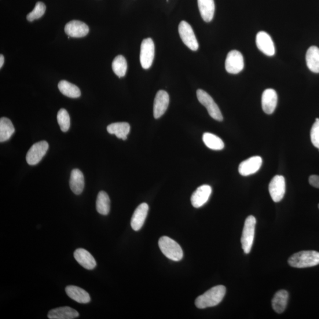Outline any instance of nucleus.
Here are the masks:
<instances>
[{"instance_id": "obj_32", "label": "nucleus", "mask_w": 319, "mask_h": 319, "mask_svg": "<svg viewBox=\"0 0 319 319\" xmlns=\"http://www.w3.org/2000/svg\"><path fill=\"white\" fill-rule=\"evenodd\" d=\"M46 7L42 2L37 3L35 9L27 16V19L29 21H33L42 17L46 12Z\"/></svg>"}, {"instance_id": "obj_25", "label": "nucleus", "mask_w": 319, "mask_h": 319, "mask_svg": "<svg viewBox=\"0 0 319 319\" xmlns=\"http://www.w3.org/2000/svg\"><path fill=\"white\" fill-rule=\"evenodd\" d=\"M107 131L109 134H115L117 138L126 140L130 133V126L125 122L112 123L107 127Z\"/></svg>"}, {"instance_id": "obj_9", "label": "nucleus", "mask_w": 319, "mask_h": 319, "mask_svg": "<svg viewBox=\"0 0 319 319\" xmlns=\"http://www.w3.org/2000/svg\"><path fill=\"white\" fill-rule=\"evenodd\" d=\"M49 149V144L46 141H41L35 143L29 149L27 155L26 161L31 166L38 164L42 160L43 157Z\"/></svg>"}, {"instance_id": "obj_34", "label": "nucleus", "mask_w": 319, "mask_h": 319, "mask_svg": "<svg viewBox=\"0 0 319 319\" xmlns=\"http://www.w3.org/2000/svg\"><path fill=\"white\" fill-rule=\"evenodd\" d=\"M310 185L319 189V176L312 175L309 179Z\"/></svg>"}, {"instance_id": "obj_16", "label": "nucleus", "mask_w": 319, "mask_h": 319, "mask_svg": "<svg viewBox=\"0 0 319 319\" xmlns=\"http://www.w3.org/2000/svg\"><path fill=\"white\" fill-rule=\"evenodd\" d=\"M89 27L83 22L72 20L65 25V32L72 38H83L89 33Z\"/></svg>"}, {"instance_id": "obj_27", "label": "nucleus", "mask_w": 319, "mask_h": 319, "mask_svg": "<svg viewBox=\"0 0 319 319\" xmlns=\"http://www.w3.org/2000/svg\"><path fill=\"white\" fill-rule=\"evenodd\" d=\"M58 88L62 94L69 98H79L81 95V92L78 86L67 80H62L59 83Z\"/></svg>"}, {"instance_id": "obj_26", "label": "nucleus", "mask_w": 319, "mask_h": 319, "mask_svg": "<svg viewBox=\"0 0 319 319\" xmlns=\"http://www.w3.org/2000/svg\"><path fill=\"white\" fill-rule=\"evenodd\" d=\"M15 131V128L10 120L2 117L0 119V141L9 140Z\"/></svg>"}, {"instance_id": "obj_10", "label": "nucleus", "mask_w": 319, "mask_h": 319, "mask_svg": "<svg viewBox=\"0 0 319 319\" xmlns=\"http://www.w3.org/2000/svg\"><path fill=\"white\" fill-rule=\"evenodd\" d=\"M270 196L275 202H279L285 193V182L283 176L277 175L274 177L269 185Z\"/></svg>"}, {"instance_id": "obj_29", "label": "nucleus", "mask_w": 319, "mask_h": 319, "mask_svg": "<svg viewBox=\"0 0 319 319\" xmlns=\"http://www.w3.org/2000/svg\"><path fill=\"white\" fill-rule=\"evenodd\" d=\"M203 141L209 149L214 150H221L224 148V142L217 135L210 133L203 135Z\"/></svg>"}, {"instance_id": "obj_6", "label": "nucleus", "mask_w": 319, "mask_h": 319, "mask_svg": "<svg viewBox=\"0 0 319 319\" xmlns=\"http://www.w3.org/2000/svg\"><path fill=\"white\" fill-rule=\"evenodd\" d=\"M180 36L185 45L190 50L196 51L199 49L195 33L190 25L185 21H182L179 25Z\"/></svg>"}, {"instance_id": "obj_11", "label": "nucleus", "mask_w": 319, "mask_h": 319, "mask_svg": "<svg viewBox=\"0 0 319 319\" xmlns=\"http://www.w3.org/2000/svg\"><path fill=\"white\" fill-rule=\"evenodd\" d=\"M169 95L166 91L160 90L157 93L154 101L153 114L156 119L164 114L169 105Z\"/></svg>"}, {"instance_id": "obj_8", "label": "nucleus", "mask_w": 319, "mask_h": 319, "mask_svg": "<svg viewBox=\"0 0 319 319\" xmlns=\"http://www.w3.org/2000/svg\"><path fill=\"white\" fill-rule=\"evenodd\" d=\"M244 60L243 54L239 51H230L225 61L226 71L231 74H238L243 70Z\"/></svg>"}, {"instance_id": "obj_1", "label": "nucleus", "mask_w": 319, "mask_h": 319, "mask_svg": "<svg viewBox=\"0 0 319 319\" xmlns=\"http://www.w3.org/2000/svg\"><path fill=\"white\" fill-rule=\"evenodd\" d=\"M226 294V287L223 285H217L209 289L195 300V305L199 309L217 306L222 301Z\"/></svg>"}, {"instance_id": "obj_24", "label": "nucleus", "mask_w": 319, "mask_h": 319, "mask_svg": "<svg viewBox=\"0 0 319 319\" xmlns=\"http://www.w3.org/2000/svg\"><path fill=\"white\" fill-rule=\"evenodd\" d=\"M288 300V293L284 289L278 291L276 293L272 300L273 309L277 313L284 312L287 307Z\"/></svg>"}, {"instance_id": "obj_15", "label": "nucleus", "mask_w": 319, "mask_h": 319, "mask_svg": "<svg viewBox=\"0 0 319 319\" xmlns=\"http://www.w3.org/2000/svg\"><path fill=\"white\" fill-rule=\"evenodd\" d=\"M278 96L273 89H267L262 95V108L267 114H272L277 105Z\"/></svg>"}, {"instance_id": "obj_18", "label": "nucleus", "mask_w": 319, "mask_h": 319, "mask_svg": "<svg viewBox=\"0 0 319 319\" xmlns=\"http://www.w3.org/2000/svg\"><path fill=\"white\" fill-rule=\"evenodd\" d=\"M74 257L76 262L86 270H93L97 266V262L93 255L85 249H76L74 252Z\"/></svg>"}, {"instance_id": "obj_4", "label": "nucleus", "mask_w": 319, "mask_h": 319, "mask_svg": "<svg viewBox=\"0 0 319 319\" xmlns=\"http://www.w3.org/2000/svg\"><path fill=\"white\" fill-rule=\"evenodd\" d=\"M255 225L256 219L254 216H248L245 221L241 240L245 254H248L251 252L254 243Z\"/></svg>"}, {"instance_id": "obj_7", "label": "nucleus", "mask_w": 319, "mask_h": 319, "mask_svg": "<svg viewBox=\"0 0 319 319\" xmlns=\"http://www.w3.org/2000/svg\"><path fill=\"white\" fill-rule=\"evenodd\" d=\"M155 46L153 40L148 38L142 40L140 50V63L143 69H148L152 67L155 58Z\"/></svg>"}, {"instance_id": "obj_23", "label": "nucleus", "mask_w": 319, "mask_h": 319, "mask_svg": "<svg viewBox=\"0 0 319 319\" xmlns=\"http://www.w3.org/2000/svg\"><path fill=\"white\" fill-rule=\"evenodd\" d=\"M306 64L309 70L314 73H319V48L311 46L306 55Z\"/></svg>"}, {"instance_id": "obj_21", "label": "nucleus", "mask_w": 319, "mask_h": 319, "mask_svg": "<svg viewBox=\"0 0 319 319\" xmlns=\"http://www.w3.org/2000/svg\"><path fill=\"white\" fill-rule=\"evenodd\" d=\"M69 185H70L72 191L75 195H79L83 192L85 181H84L82 172L78 168H75L72 171Z\"/></svg>"}, {"instance_id": "obj_30", "label": "nucleus", "mask_w": 319, "mask_h": 319, "mask_svg": "<svg viewBox=\"0 0 319 319\" xmlns=\"http://www.w3.org/2000/svg\"><path fill=\"white\" fill-rule=\"evenodd\" d=\"M112 68L115 74L122 78L126 74L127 70V63L126 60L122 55H119L113 60L112 64Z\"/></svg>"}, {"instance_id": "obj_35", "label": "nucleus", "mask_w": 319, "mask_h": 319, "mask_svg": "<svg viewBox=\"0 0 319 319\" xmlns=\"http://www.w3.org/2000/svg\"><path fill=\"white\" fill-rule=\"evenodd\" d=\"M4 63H5V57L3 54L0 55V68H2Z\"/></svg>"}, {"instance_id": "obj_2", "label": "nucleus", "mask_w": 319, "mask_h": 319, "mask_svg": "<svg viewBox=\"0 0 319 319\" xmlns=\"http://www.w3.org/2000/svg\"><path fill=\"white\" fill-rule=\"evenodd\" d=\"M289 265L295 268L311 267L319 265V252L302 251L293 254L288 260Z\"/></svg>"}, {"instance_id": "obj_19", "label": "nucleus", "mask_w": 319, "mask_h": 319, "mask_svg": "<svg viewBox=\"0 0 319 319\" xmlns=\"http://www.w3.org/2000/svg\"><path fill=\"white\" fill-rule=\"evenodd\" d=\"M67 295L75 302L79 303L86 304L91 302L89 293L83 288L75 285H68L65 288Z\"/></svg>"}, {"instance_id": "obj_22", "label": "nucleus", "mask_w": 319, "mask_h": 319, "mask_svg": "<svg viewBox=\"0 0 319 319\" xmlns=\"http://www.w3.org/2000/svg\"><path fill=\"white\" fill-rule=\"evenodd\" d=\"M201 18L205 22H210L214 18L215 6L214 0H197Z\"/></svg>"}, {"instance_id": "obj_28", "label": "nucleus", "mask_w": 319, "mask_h": 319, "mask_svg": "<svg viewBox=\"0 0 319 319\" xmlns=\"http://www.w3.org/2000/svg\"><path fill=\"white\" fill-rule=\"evenodd\" d=\"M110 201L108 194L104 191L99 192L96 202L97 211L102 215H107L110 211Z\"/></svg>"}, {"instance_id": "obj_14", "label": "nucleus", "mask_w": 319, "mask_h": 319, "mask_svg": "<svg viewBox=\"0 0 319 319\" xmlns=\"http://www.w3.org/2000/svg\"><path fill=\"white\" fill-rule=\"evenodd\" d=\"M212 188L204 185L198 188L191 196V203L194 208H199L207 202L211 195Z\"/></svg>"}, {"instance_id": "obj_33", "label": "nucleus", "mask_w": 319, "mask_h": 319, "mask_svg": "<svg viewBox=\"0 0 319 319\" xmlns=\"http://www.w3.org/2000/svg\"><path fill=\"white\" fill-rule=\"evenodd\" d=\"M311 142L315 147L319 149V119H316V122L313 125L310 132Z\"/></svg>"}, {"instance_id": "obj_13", "label": "nucleus", "mask_w": 319, "mask_h": 319, "mask_svg": "<svg viewBox=\"0 0 319 319\" xmlns=\"http://www.w3.org/2000/svg\"><path fill=\"white\" fill-rule=\"evenodd\" d=\"M263 160L261 157L254 156L242 162L238 168V171L243 177H248L256 173L261 168Z\"/></svg>"}, {"instance_id": "obj_12", "label": "nucleus", "mask_w": 319, "mask_h": 319, "mask_svg": "<svg viewBox=\"0 0 319 319\" xmlns=\"http://www.w3.org/2000/svg\"><path fill=\"white\" fill-rule=\"evenodd\" d=\"M256 44L258 49L267 56H273L276 52L272 39L265 32L258 33L256 37Z\"/></svg>"}, {"instance_id": "obj_31", "label": "nucleus", "mask_w": 319, "mask_h": 319, "mask_svg": "<svg viewBox=\"0 0 319 319\" xmlns=\"http://www.w3.org/2000/svg\"><path fill=\"white\" fill-rule=\"evenodd\" d=\"M57 119L61 130L67 132L70 128V117L67 110L61 109L57 113Z\"/></svg>"}, {"instance_id": "obj_20", "label": "nucleus", "mask_w": 319, "mask_h": 319, "mask_svg": "<svg viewBox=\"0 0 319 319\" xmlns=\"http://www.w3.org/2000/svg\"><path fill=\"white\" fill-rule=\"evenodd\" d=\"M79 316L78 311L68 306L57 307L51 310L47 315L50 319H73L78 318Z\"/></svg>"}, {"instance_id": "obj_17", "label": "nucleus", "mask_w": 319, "mask_h": 319, "mask_svg": "<svg viewBox=\"0 0 319 319\" xmlns=\"http://www.w3.org/2000/svg\"><path fill=\"white\" fill-rule=\"evenodd\" d=\"M149 210V205L146 203H142L135 210L131 220V225L134 230L141 229L148 216Z\"/></svg>"}, {"instance_id": "obj_5", "label": "nucleus", "mask_w": 319, "mask_h": 319, "mask_svg": "<svg viewBox=\"0 0 319 319\" xmlns=\"http://www.w3.org/2000/svg\"><path fill=\"white\" fill-rule=\"evenodd\" d=\"M196 95L198 100L207 109L209 114L212 118L218 122H222L223 116L221 110L210 95L202 90H198Z\"/></svg>"}, {"instance_id": "obj_36", "label": "nucleus", "mask_w": 319, "mask_h": 319, "mask_svg": "<svg viewBox=\"0 0 319 319\" xmlns=\"http://www.w3.org/2000/svg\"><path fill=\"white\" fill-rule=\"evenodd\" d=\"M318 209H319V204H318Z\"/></svg>"}, {"instance_id": "obj_3", "label": "nucleus", "mask_w": 319, "mask_h": 319, "mask_svg": "<svg viewBox=\"0 0 319 319\" xmlns=\"http://www.w3.org/2000/svg\"><path fill=\"white\" fill-rule=\"evenodd\" d=\"M159 246L167 258L174 262H179L183 257V252L180 245L171 238L163 236L160 238Z\"/></svg>"}]
</instances>
